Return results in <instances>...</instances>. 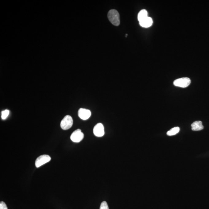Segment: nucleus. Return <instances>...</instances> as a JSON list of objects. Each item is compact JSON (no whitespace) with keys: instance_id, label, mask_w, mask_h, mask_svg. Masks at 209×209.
Wrapping results in <instances>:
<instances>
[{"instance_id":"obj_3","label":"nucleus","mask_w":209,"mask_h":209,"mask_svg":"<svg viewBox=\"0 0 209 209\" xmlns=\"http://www.w3.org/2000/svg\"><path fill=\"white\" fill-rule=\"evenodd\" d=\"M191 80L189 78L185 77L176 79L173 82L174 85L181 88H186L190 84Z\"/></svg>"},{"instance_id":"obj_1","label":"nucleus","mask_w":209,"mask_h":209,"mask_svg":"<svg viewBox=\"0 0 209 209\" xmlns=\"http://www.w3.org/2000/svg\"><path fill=\"white\" fill-rule=\"evenodd\" d=\"M108 17L110 21L114 26H118L120 25L119 14L117 10H110L108 13Z\"/></svg>"},{"instance_id":"obj_7","label":"nucleus","mask_w":209,"mask_h":209,"mask_svg":"<svg viewBox=\"0 0 209 209\" xmlns=\"http://www.w3.org/2000/svg\"><path fill=\"white\" fill-rule=\"evenodd\" d=\"M78 115L81 119L86 120L91 116V112L89 110L81 108L78 111Z\"/></svg>"},{"instance_id":"obj_13","label":"nucleus","mask_w":209,"mask_h":209,"mask_svg":"<svg viewBox=\"0 0 209 209\" xmlns=\"http://www.w3.org/2000/svg\"><path fill=\"white\" fill-rule=\"evenodd\" d=\"M100 209H109L107 203L104 201L101 204Z\"/></svg>"},{"instance_id":"obj_10","label":"nucleus","mask_w":209,"mask_h":209,"mask_svg":"<svg viewBox=\"0 0 209 209\" xmlns=\"http://www.w3.org/2000/svg\"><path fill=\"white\" fill-rule=\"evenodd\" d=\"M148 17V12L146 10H143L139 12L138 14L137 18L139 22L144 20Z\"/></svg>"},{"instance_id":"obj_12","label":"nucleus","mask_w":209,"mask_h":209,"mask_svg":"<svg viewBox=\"0 0 209 209\" xmlns=\"http://www.w3.org/2000/svg\"><path fill=\"white\" fill-rule=\"evenodd\" d=\"M9 110H6L2 112V115H1V118L2 119H6L7 118V116L9 114Z\"/></svg>"},{"instance_id":"obj_6","label":"nucleus","mask_w":209,"mask_h":209,"mask_svg":"<svg viewBox=\"0 0 209 209\" xmlns=\"http://www.w3.org/2000/svg\"><path fill=\"white\" fill-rule=\"evenodd\" d=\"M93 133L97 137L103 136L105 134L104 128L103 124L100 123L95 126L93 128Z\"/></svg>"},{"instance_id":"obj_8","label":"nucleus","mask_w":209,"mask_h":209,"mask_svg":"<svg viewBox=\"0 0 209 209\" xmlns=\"http://www.w3.org/2000/svg\"><path fill=\"white\" fill-rule=\"evenodd\" d=\"M153 20L151 17H148L142 21L139 22V24L142 27L149 28L153 24Z\"/></svg>"},{"instance_id":"obj_2","label":"nucleus","mask_w":209,"mask_h":209,"mask_svg":"<svg viewBox=\"0 0 209 209\" xmlns=\"http://www.w3.org/2000/svg\"><path fill=\"white\" fill-rule=\"evenodd\" d=\"M73 121L72 117L69 115H66L61 121L60 126L63 130H68L72 126Z\"/></svg>"},{"instance_id":"obj_14","label":"nucleus","mask_w":209,"mask_h":209,"mask_svg":"<svg viewBox=\"0 0 209 209\" xmlns=\"http://www.w3.org/2000/svg\"><path fill=\"white\" fill-rule=\"evenodd\" d=\"M0 209H8L6 204L3 201H1L0 203Z\"/></svg>"},{"instance_id":"obj_9","label":"nucleus","mask_w":209,"mask_h":209,"mask_svg":"<svg viewBox=\"0 0 209 209\" xmlns=\"http://www.w3.org/2000/svg\"><path fill=\"white\" fill-rule=\"evenodd\" d=\"M192 130L194 131H199L203 130L204 128L202 124V122L201 121H196L194 122L191 124Z\"/></svg>"},{"instance_id":"obj_11","label":"nucleus","mask_w":209,"mask_h":209,"mask_svg":"<svg viewBox=\"0 0 209 209\" xmlns=\"http://www.w3.org/2000/svg\"><path fill=\"white\" fill-rule=\"evenodd\" d=\"M180 131V128L178 127H173L167 132V134L169 136L175 135Z\"/></svg>"},{"instance_id":"obj_5","label":"nucleus","mask_w":209,"mask_h":209,"mask_svg":"<svg viewBox=\"0 0 209 209\" xmlns=\"http://www.w3.org/2000/svg\"><path fill=\"white\" fill-rule=\"evenodd\" d=\"M51 160V157L47 155H44L40 156L38 157L35 161V166L38 168L44 164H46Z\"/></svg>"},{"instance_id":"obj_4","label":"nucleus","mask_w":209,"mask_h":209,"mask_svg":"<svg viewBox=\"0 0 209 209\" xmlns=\"http://www.w3.org/2000/svg\"><path fill=\"white\" fill-rule=\"evenodd\" d=\"M84 135L80 129L74 131L71 135L70 138L75 143H79L83 139Z\"/></svg>"}]
</instances>
